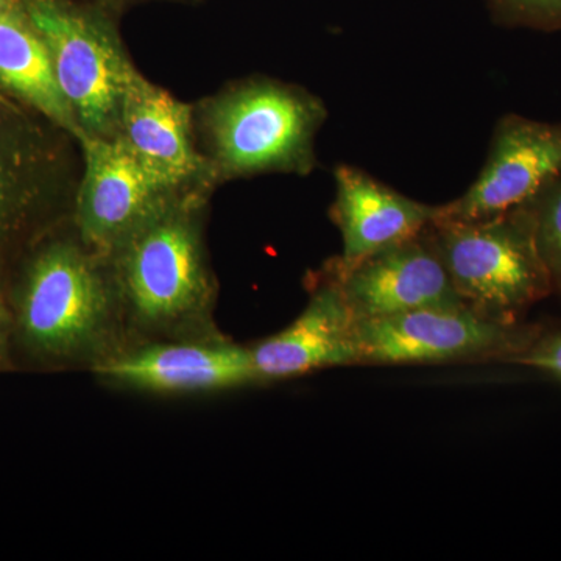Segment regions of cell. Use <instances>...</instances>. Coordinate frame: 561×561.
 <instances>
[{"label": "cell", "instance_id": "obj_1", "mask_svg": "<svg viewBox=\"0 0 561 561\" xmlns=\"http://www.w3.org/2000/svg\"><path fill=\"white\" fill-rule=\"evenodd\" d=\"M214 191L183 192L105 257L121 316L139 331L181 339L208 324L217 294L205 241Z\"/></svg>", "mask_w": 561, "mask_h": 561}, {"label": "cell", "instance_id": "obj_2", "mask_svg": "<svg viewBox=\"0 0 561 561\" xmlns=\"http://www.w3.org/2000/svg\"><path fill=\"white\" fill-rule=\"evenodd\" d=\"M327 103L300 84L253 76L194 103L195 135L217 186L268 173L308 176Z\"/></svg>", "mask_w": 561, "mask_h": 561}, {"label": "cell", "instance_id": "obj_3", "mask_svg": "<svg viewBox=\"0 0 561 561\" xmlns=\"http://www.w3.org/2000/svg\"><path fill=\"white\" fill-rule=\"evenodd\" d=\"M119 302L105 257L70 236L33 256L18 297L25 343L51 360H87L108 348Z\"/></svg>", "mask_w": 561, "mask_h": 561}, {"label": "cell", "instance_id": "obj_4", "mask_svg": "<svg viewBox=\"0 0 561 561\" xmlns=\"http://www.w3.org/2000/svg\"><path fill=\"white\" fill-rule=\"evenodd\" d=\"M426 231L461 302L479 316L519 323L553 295L529 202L485 220H434Z\"/></svg>", "mask_w": 561, "mask_h": 561}, {"label": "cell", "instance_id": "obj_5", "mask_svg": "<svg viewBox=\"0 0 561 561\" xmlns=\"http://www.w3.org/2000/svg\"><path fill=\"white\" fill-rule=\"evenodd\" d=\"M18 2L46 46L80 140L116 139L125 91L139 70L122 39L119 16L92 0Z\"/></svg>", "mask_w": 561, "mask_h": 561}, {"label": "cell", "instance_id": "obj_6", "mask_svg": "<svg viewBox=\"0 0 561 561\" xmlns=\"http://www.w3.org/2000/svg\"><path fill=\"white\" fill-rule=\"evenodd\" d=\"M540 324L500 323L468 306H432L357 321V367L382 365L512 364Z\"/></svg>", "mask_w": 561, "mask_h": 561}, {"label": "cell", "instance_id": "obj_7", "mask_svg": "<svg viewBox=\"0 0 561 561\" xmlns=\"http://www.w3.org/2000/svg\"><path fill=\"white\" fill-rule=\"evenodd\" d=\"M79 144L81 173L70 224L80 241L102 257L192 190L154 176L117 139L83 138Z\"/></svg>", "mask_w": 561, "mask_h": 561}, {"label": "cell", "instance_id": "obj_8", "mask_svg": "<svg viewBox=\"0 0 561 561\" xmlns=\"http://www.w3.org/2000/svg\"><path fill=\"white\" fill-rule=\"evenodd\" d=\"M561 176V124L507 114L497 122L489 157L474 183L438 205L434 220L476 221L534 201Z\"/></svg>", "mask_w": 561, "mask_h": 561}, {"label": "cell", "instance_id": "obj_9", "mask_svg": "<svg viewBox=\"0 0 561 561\" xmlns=\"http://www.w3.org/2000/svg\"><path fill=\"white\" fill-rule=\"evenodd\" d=\"M426 230L353 264L334 257L321 268L341 291L354 319L463 305Z\"/></svg>", "mask_w": 561, "mask_h": 561}, {"label": "cell", "instance_id": "obj_10", "mask_svg": "<svg viewBox=\"0 0 561 561\" xmlns=\"http://www.w3.org/2000/svg\"><path fill=\"white\" fill-rule=\"evenodd\" d=\"M116 139L147 171L173 187H217L198 147L194 103L180 101L140 70L125 91Z\"/></svg>", "mask_w": 561, "mask_h": 561}, {"label": "cell", "instance_id": "obj_11", "mask_svg": "<svg viewBox=\"0 0 561 561\" xmlns=\"http://www.w3.org/2000/svg\"><path fill=\"white\" fill-rule=\"evenodd\" d=\"M356 323L335 284L321 271L312 273L300 316L278 334L249 346L256 383L357 367Z\"/></svg>", "mask_w": 561, "mask_h": 561}, {"label": "cell", "instance_id": "obj_12", "mask_svg": "<svg viewBox=\"0 0 561 561\" xmlns=\"http://www.w3.org/2000/svg\"><path fill=\"white\" fill-rule=\"evenodd\" d=\"M103 378L158 393L227 390L256 383L249 346L224 341L160 342L95 365Z\"/></svg>", "mask_w": 561, "mask_h": 561}, {"label": "cell", "instance_id": "obj_13", "mask_svg": "<svg viewBox=\"0 0 561 561\" xmlns=\"http://www.w3.org/2000/svg\"><path fill=\"white\" fill-rule=\"evenodd\" d=\"M332 224L342 234L339 261L353 264L421 234L437 217L438 205H426L394 191L354 165L334 169Z\"/></svg>", "mask_w": 561, "mask_h": 561}, {"label": "cell", "instance_id": "obj_14", "mask_svg": "<svg viewBox=\"0 0 561 561\" xmlns=\"http://www.w3.org/2000/svg\"><path fill=\"white\" fill-rule=\"evenodd\" d=\"M80 173L81 157L66 160L61 150L44 149L31 131L0 124V239L54 191L76 194Z\"/></svg>", "mask_w": 561, "mask_h": 561}, {"label": "cell", "instance_id": "obj_15", "mask_svg": "<svg viewBox=\"0 0 561 561\" xmlns=\"http://www.w3.org/2000/svg\"><path fill=\"white\" fill-rule=\"evenodd\" d=\"M0 88L80 140L79 124L62 95L46 46L18 0L0 16Z\"/></svg>", "mask_w": 561, "mask_h": 561}, {"label": "cell", "instance_id": "obj_16", "mask_svg": "<svg viewBox=\"0 0 561 561\" xmlns=\"http://www.w3.org/2000/svg\"><path fill=\"white\" fill-rule=\"evenodd\" d=\"M535 241L561 302V176L529 202Z\"/></svg>", "mask_w": 561, "mask_h": 561}, {"label": "cell", "instance_id": "obj_17", "mask_svg": "<svg viewBox=\"0 0 561 561\" xmlns=\"http://www.w3.org/2000/svg\"><path fill=\"white\" fill-rule=\"evenodd\" d=\"M494 20L512 27L560 31L561 0H485Z\"/></svg>", "mask_w": 561, "mask_h": 561}, {"label": "cell", "instance_id": "obj_18", "mask_svg": "<svg viewBox=\"0 0 561 561\" xmlns=\"http://www.w3.org/2000/svg\"><path fill=\"white\" fill-rule=\"evenodd\" d=\"M512 364L535 368L561 382V330H541L529 348L516 356Z\"/></svg>", "mask_w": 561, "mask_h": 561}, {"label": "cell", "instance_id": "obj_19", "mask_svg": "<svg viewBox=\"0 0 561 561\" xmlns=\"http://www.w3.org/2000/svg\"><path fill=\"white\" fill-rule=\"evenodd\" d=\"M92 2L99 3L103 9L111 11L116 16H121L124 11L131 9V7L139 5V3L154 2V0H92ZM161 2L190 3L202 2V0H161Z\"/></svg>", "mask_w": 561, "mask_h": 561}, {"label": "cell", "instance_id": "obj_20", "mask_svg": "<svg viewBox=\"0 0 561 561\" xmlns=\"http://www.w3.org/2000/svg\"><path fill=\"white\" fill-rule=\"evenodd\" d=\"M7 343H9V311H7L5 298L0 289V365L5 360Z\"/></svg>", "mask_w": 561, "mask_h": 561}, {"label": "cell", "instance_id": "obj_21", "mask_svg": "<svg viewBox=\"0 0 561 561\" xmlns=\"http://www.w3.org/2000/svg\"><path fill=\"white\" fill-rule=\"evenodd\" d=\"M11 2H13V0H0V16L5 13V10L9 9Z\"/></svg>", "mask_w": 561, "mask_h": 561}]
</instances>
